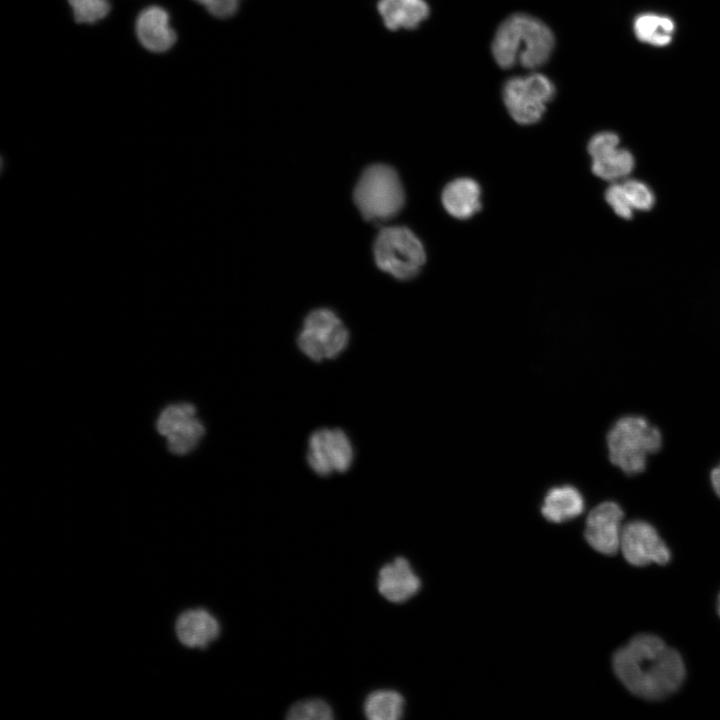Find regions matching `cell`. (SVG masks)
Instances as JSON below:
<instances>
[{"instance_id":"obj_1","label":"cell","mask_w":720,"mask_h":720,"mask_svg":"<svg viewBox=\"0 0 720 720\" xmlns=\"http://www.w3.org/2000/svg\"><path fill=\"white\" fill-rule=\"evenodd\" d=\"M613 669L634 695L658 700L677 691L685 678L680 654L652 634H639L613 656Z\"/></svg>"},{"instance_id":"obj_2","label":"cell","mask_w":720,"mask_h":720,"mask_svg":"<svg viewBox=\"0 0 720 720\" xmlns=\"http://www.w3.org/2000/svg\"><path fill=\"white\" fill-rule=\"evenodd\" d=\"M554 42L552 31L543 22L528 14L516 13L499 25L491 50L501 68L520 64L533 69L548 61Z\"/></svg>"},{"instance_id":"obj_3","label":"cell","mask_w":720,"mask_h":720,"mask_svg":"<svg viewBox=\"0 0 720 720\" xmlns=\"http://www.w3.org/2000/svg\"><path fill=\"white\" fill-rule=\"evenodd\" d=\"M353 201L367 222L382 224L393 219L405 203V192L397 171L384 163L367 166L355 184Z\"/></svg>"},{"instance_id":"obj_4","label":"cell","mask_w":720,"mask_h":720,"mask_svg":"<svg viewBox=\"0 0 720 720\" xmlns=\"http://www.w3.org/2000/svg\"><path fill=\"white\" fill-rule=\"evenodd\" d=\"M661 445L660 431L641 416L620 418L607 434L610 461L628 475L643 472L647 456Z\"/></svg>"},{"instance_id":"obj_5","label":"cell","mask_w":720,"mask_h":720,"mask_svg":"<svg viewBox=\"0 0 720 720\" xmlns=\"http://www.w3.org/2000/svg\"><path fill=\"white\" fill-rule=\"evenodd\" d=\"M372 250L377 267L397 280L414 278L426 260L422 242L404 226L383 227L375 237Z\"/></svg>"},{"instance_id":"obj_6","label":"cell","mask_w":720,"mask_h":720,"mask_svg":"<svg viewBox=\"0 0 720 720\" xmlns=\"http://www.w3.org/2000/svg\"><path fill=\"white\" fill-rule=\"evenodd\" d=\"M349 331L342 319L329 308L310 311L297 336L300 351L309 359L322 362L340 355L349 343Z\"/></svg>"},{"instance_id":"obj_7","label":"cell","mask_w":720,"mask_h":720,"mask_svg":"<svg viewBox=\"0 0 720 720\" xmlns=\"http://www.w3.org/2000/svg\"><path fill=\"white\" fill-rule=\"evenodd\" d=\"M554 95L553 83L540 73L510 78L503 87L504 104L510 116L522 125L539 121Z\"/></svg>"},{"instance_id":"obj_8","label":"cell","mask_w":720,"mask_h":720,"mask_svg":"<svg viewBox=\"0 0 720 720\" xmlns=\"http://www.w3.org/2000/svg\"><path fill=\"white\" fill-rule=\"evenodd\" d=\"M352 442L340 428H319L308 439L306 460L319 476L348 471L353 463Z\"/></svg>"},{"instance_id":"obj_9","label":"cell","mask_w":720,"mask_h":720,"mask_svg":"<svg viewBox=\"0 0 720 720\" xmlns=\"http://www.w3.org/2000/svg\"><path fill=\"white\" fill-rule=\"evenodd\" d=\"M620 550L626 561L634 566L665 565L670 560V550L656 529L642 520L623 526Z\"/></svg>"},{"instance_id":"obj_10","label":"cell","mask_w":720,"mask_h":720,"mask_svg":"<svg viewBox=\"0 0 720 720\" xmlns=\"http://www.w3.org/2000/svg\"><path fill=\"white\" fill-rule=\"evenodd\" d=\"M621 507L612 501L600 503L587 516L585 539L597 552L614 555L620 550L622 535Z\"/></svg>"},{"instance_id":"obj_11","label":"cell","mask_w":720,"mask_h":720,"mask_svg":"<svg viewBox=\"0 0 720 720\" xmlns=\"http://www.w3.org/2000/svg\"><path fill=\"white\" fill-rule=\"evenodd\" d=\"M169 12L160 5L143 8L135 19L134 31L139 44L150 53L168 52L177 42Z\"/></svg>"},{"instance_id":"obj_12","label":"cell","mask_w":720,"mask_h":720,"mask_svg":"<svg viewBox=\"0 0 720 720\" xmlns=\"http://www.w3.org/2000/svg\"><path fill=\"white\" fill-rule=\"evenodd\" d=\"M421 581L409 561L397 557L383 565L377 576L379 593L392 603H403L419 591Z\"/></svg>"},{"instance_id":"obj_13","label":"cell","mask_w":720,"mask_h":720,"mask_svg":"<svg viewBox=\"0 0 720 720\" xmlns=\"http://www.w3.org/2000/svg\"><path fill=\"white\" fill-rule=\"evenodd\" d=\"M220 631L217 618L204 608L183 611L175 623L179 642L188 648H207L219 637Z\"/></svg>"},{"instance_id":"obj_14","label":"cell","mask_w":720,"mask_h":720,"mask_svg":"<svg viewBox=\"0 0 720 720\" xmlns=\"http://www.w3.org/2000/svg\"><path fill=\"white\" fill-rule=\"evenodd\" d=\"M377 10L385 27L392 31L415 29L430 12L425 0H379Z\"/></svg>"},{"instance_id":"obj_15","label":"cell","mask_w":720,"mask_h":720,"mask_svg":"<svg viewBox=\"0 0 720 720\" xmlns=\"http://www.w3.org/2000/svg\"><path fill=\"white\" fill-rule=\"evenodd\" d=\"M481 190L470 178H458L448 183L442 192L445 210L457 219H467L481 208Z\"/></svg>"},{"instance_id":"obj_16","label":"cell","mask_w":720,"mask_h":720,"mask_svg":"<svg viewBox=\"0 0 720 720\" xmlns=\"http://www.w3.org/2000/svg\"><path fill=\"white\" fill-rule=\"evenodd\" d=\"M584 506V498L577 488L561 485L551 488L546 493L541 513L550 522L562 523L579 516Z\"/></svg>"},{"instance_id":"obj_17","label":"cell","mask_w":720,"mask_h":720,"mask_svg":"<svg viewBox=\"0 0 720 720\" xmlns=\"http://www.w3.org/2000/svg\"><path fill=\"white\" fill-rule=\"evenodd\" d=\"M633 30L639 41L656 47H664L673 39L675 23L666 15L646 12L635 17Z\"/></svg>"},{"instance_id":"obj_18","label":"cell","mask_w":720,"mask_h":720,"mask_svg":"<svg viewBox=\"0 0 720 720\" xmlns=\"http://www.w3.org/2000/svg\"><path fill=\"white\" fill-rule=\"evenodd\" d=\"M403 696L391 689H378L369 693L363 703V712L370 720H397L404 712Z\"/></svg>"},{"instance_id":"obj_19","label":"cell","mask_w":720,"mask_h":720,"mask_svg":"<svg viewBox=\"0 0 720 720\" xmlns=\"http://www.w3.org/2000/svg\"><path fill=\"white\" fill-rule=\"evenodd\" d=\"M633 168V155L619 147L592 158V172L607 181L624 178Z\"/></svg>"},{"instance_id":"obj_20","label":"cell","mask_w":720,"mask_h":720,"mask_svg":"<svg viewBox=\"0 0 720 720\" xmlns=\"http://www.w3.org/2000/svg\"><path fill=\"white\" fill-rule=\"evenodd\" d=\"M205 428L197 416L178 425L168 436L167 445L171 453L184 455L192 451L200 442Z\"/></svg>"},{"instance_id":"obj_21","label":"cell","mask_w":720,"mask_h":720,"mask_svg":"<svg viewBox=\"0 0 720 720\" xmlns=\"http://www.w3.org/2000/svg\"><path fill=\"white\" fill-rule=\"evenodd\" d=\"M77 24H96L106 18L112 8L110 0H67Z\"/></svg>"},{"instance_id":"obj_22","label":"cell","mask_w":720,"mask_h":720,"mask_svg":"<svg viewBox=\"0 0 720 720\" xmlns=\"http://www.w3.org/2000/svg\"><path fill=\"white\" fill-rule=\"evenodd\" d=\"M290 720H330L334 718L331 706L320 698H309L293 704L288 712Z\"/></svg>"},{"instance_id":"obj_23","label":"cell","mask_w":720,"mask_h":720,"mask_svg":"<svg viewBox=\"0 0 720 720\" xmlns=\"http://www.w3.org/2000/svg\"><path fill=\"white\" fill-rule=\"evenodd\" d=\"M194 416H196V409L192 404L182 403L168 406L157 420V431L167 437L180 423Z\"/></svg>"},{"instance_id":"obj_24","label":"cell","mask_w":720,"mask_h":720,"mask_svg":"<svg viewBox=\"0 0 720 720\" xmlns=\"http://www.w3.org/2000/svg\"><path fill=\"white\" fill-rule=\"evenodd\" d=\"M622 185L633 209L648 211L654 206L655 196L645 183L630 179Z\"/></svg>"},{"instance_id":"obj_25","label":"cell","mask_w":720,"mask_h":720,"mask_svg":"<svg viewBox=\"0 0 720 720\" xmlns=\"http://www.w3.org/2000/svg\"><path fill=\"white\" fill-rule=\"evenodd\" d=\"M605 199L614 212L623 219H631L633 208L629 203L622 184L613 183L605 192Z\"/></svg>"},{"instance_id":"obj_26","label":"cell","mask_w":720,"mask_h":720,"mask_svg":"<svg viewBox=\"0 0 720 720\" xmlns=\"http://www.w3.org/2000/svg\"><path fill=\"white\" fill-rule=\"evenodd\" d=\"M213 17L227 19L236 14L240 0H192Z\"/></svg>"},{"instance_id":"obj_27","label":"cell","mask_w":720,"mask_h":720,"mask_svg":"<svg viewBox=\"0 0 720 720\" xmlns=\"http://www.w3.org/2000/svg\"><path fill=\"white\" fill-rule=\"evenodd\" d=\"M619 137L617 134L604 131L594 135L588 143V153L592 158L597 157L605 152L616 149L619 146Z\"/></svg>"},{"instance_id":"obj_28","label":"cell","mask_w":720,"mask_h":720,"mask_svg":"<svg viewBox=\"0 0 720 720\" xmlns=\"http://www.w3.org/2000/svg\"><path fill=\"white\" fill-rule=\"evenodd\" d=\"M711 482L715 493L720 498V465L711 472Z\"/></svg>"},{"instance_id":"obj_29","label":"cell","mask_w":720,"mask_h":720,"mask_svg":"<svg viewBox=\"0 0 720 720\" xmlns=\"http://www.w3.org/2000/svg\"><path fill=\"white\" fill-rule=\"evenodd\" d=\"M717 608H718V612H719V615H720V594H719V597H718Z\"/></svg>"}]
</instances>
